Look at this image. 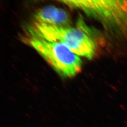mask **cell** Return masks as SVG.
<instances>
[{"mask_svg": "<svg viewBox=\"0 0 127 127\" xmlns=\"http://www.w3.org/2000/svg\"><path fill=\"white\" fill-rule=\"evenodd\" d=\"M29 31L32 36L62 43L78 56L91 59L95 53V41L80 29L35 22Z\"/></svg>", "mask_w": 127, "mask_h": 127, "instance_id": "6da1fadb", "label": "cell"}, {"mask_svg": "<svg viewBox=\"0 0 127 127\" xmlns=\"http://www.w3.org/2000/svg\"><path fill=\"white\" fill-rule=\"evenodd\" d=\"M70 7L79 9L97 19L106 29L127 33V0H65Z\"/></svg>", "mask_w": 127, "mask_h": 127, "instance_id": "7a4b0ae2", "label": "cell"}, {"mask_svg": "<svg viewBox=\"0 0 127 127\" xmlns=\"http://www.w3.org/2000/svg\"><path fill=\"white\" fill-rule=\"evenodd\" d=\"M29 43L63 77L70 78L81 70L80 58L62 43L32 35Z\"/></svg>", "mask_w": 127, "mask_h": 127, "instance_id": "3957f363", "label": "cell"}, {"mask_svg": "<svg viewBox=\"0 0 127 127\" xmlns=\"http://www.w3.org/2000/svg\"><path fill=\"white\" fill-rule=\"evenodd\" d=\"M58 11L59 8L53 5L43 7L37 11L35 14L36 22L54 25Z\"/></svg>", "mask_w": 127, "mask_h": 127, "instance_id": "277c9868", "label": "cell"}, {"mask_svg": "<svg viewBox=\"0 0 127 127\" xmlns=\"http://www.w3.org/2000/svg\"><path fill=\"white\" fill-rule=\"evenodd\" d=\"M69 22L68 15L66 12L62 9L59 8L57 16L54 25L65 27Z\"/></svg>", "mask_w": 127, "mask_h": 127, "instance_id": "5b68a950", "label": "cell"}]
</instances>
